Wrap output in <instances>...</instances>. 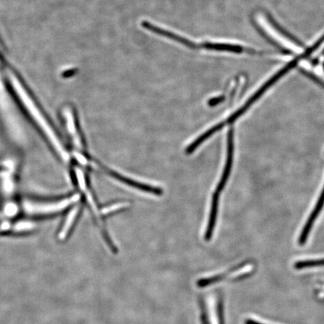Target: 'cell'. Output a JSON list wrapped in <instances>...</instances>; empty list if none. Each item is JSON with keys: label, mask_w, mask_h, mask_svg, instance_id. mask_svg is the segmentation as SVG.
Segmentation results:
<instances>
[{"label": "cell", "mask_w": 324, "mask_h": 324, "mask_svg": "<svg viewBox=\"0 0 324 324\" xmlns=\"http://www.w3.org/2000/svg\"><path fill=\"white\" fill-rule=\"evenodd\" d=\"M16 90L17 94L19 95L21 102L25 107L27 113L42 132L44 136L47 138L52 147L55 149L56 152L60 155L63 161H69V155L67 151L65 149L61 141L59 139L55 131L53 130L50 122L47 121V118L41 113L39 108L32 100L31 98L29 97L28 95L24 91V89L21 86L16 85Z\"/></svg>", "instance_id": "cell-1"}, {"label": "cell", "mask_w": 324, "mask_h": 324, "mask_svg": "<svg viewBox=\"0 0 324 324\" xmlns=\"http://www.w3.org/2000/svg\"><path fill=\"white\" fill-rule=\"evenodd\" d=\"M227 161H226L225 168L224 169L221 180L218 182V187L216 188L214 194L213 196L212 201L211 212H210V218H209L208 224H207V231L205 233V240L210 241L213 237V231H214L215 225H216V218H217V213H218V200L219 195L222 190L224 189L230 171H231L232 161H233V131L230 129L227 137Z\"/></svg>", "instance_id": "cell-2"}, {"label": "cell", "mask_w": 324, "mask_h": 324, "mask_svg": "<svg viewBox=\"0 0 324 324\" xmlns=\"http://www.w3.org/2000/svg\"><path fill=\"white\" fill-rule=\"evenodd\" d=\"M79 199V195L72 196L61 201L47 203H25L24 210L32 215H50L63 211Z\"/></svg>", "instance_id": "cell-3"}, {"label": "cell", "mask_w": 324, "mask_h": 324, "mask_svg": "<svg viewBox=\"0 0 324 324\" xmlns=\"http://www.w3.org/2000/svg\"><path fill=\"white\" fill-rule=\"evenodd\" d=\"M324 188L323 190L322 193H321V196H320L319 201L317 203L316 206H315V209H314L313 213L311 214L310 217L308 219L307 223L304 226L303 230H302V233H301V236L299 239V244L301 245V246L305 244L306 241H307L308 237H309L311 229H312L315 220L318 218V215L321 213V210H322L323 207H324Z\"/></svg>", "instance_id": "cell-4"}, {"label": "cell", "mask_w": 324, "mask_h": 324, "mask_svg": "<svg viewBox=\"0 0 324 324\" xmlns=\"http://www.w3.org/2000/svg\"><path fill=\"white\" fill-rule=\"evenodd\" d=\"M65 122H66V129L69 135L72 138V141L77 147H81V141L77 132V125H76L75 118L74 114L70 110L65 109L63 111Z\"/></svg>", "instance_id": "cell-5"}, {"label": "cell", "mask_w": 324, "mask_h": 324, "mask_svg": "<svg viewBox=\"0 0 324 324\" xmlns=\"http://www.w3.org/2000/svg\"><path fill=\"white\" fill-rule=\"evenodd\" d=\"M79 210H80L79 207L78 208L77 207H74L72 209V211H70V213L68 214L67 218H66V221L63 224V229H62L61 235H66V233L69 231L71 229L70 227H72V224H74L76 218H77Z\"/></svg>", "instance_id": "cell-6"}, {"label": "cell", "mask_w": 324, "mask_h": 324, "mask_svg": "<svg viewBox=\"0 0 324 324\" xmlns=\"http://www.w3.org/2000/svg\"><path fill=\"white\" fill-rule=\"evenodd\" d=\"M318 266H324V258L298 261L295 263L294 267L297 269H301L305 268L318 267Z\"/></svg>", "instance_id": "cell-7"}, {"label": "cell", "mask_w": 324, "mask_h": 324, "mask_svg": "<svg viewBox=\"0 0 324 324\" xmlns=\"http://www.w3.org/2000/svg\"><path fill=\"white\" fill-rule=\"evenodd\" d=\"M218 324H224V312H223V301L222 299H219L218 302Z\"/></svg>", "instance_id": "cell-8"}, {"label": "cell", "mask_w": 324, "mask_h": 324, "mask_svg": "<svg viewBox=\"0 0 324 324\" xmlns=\"http://www.w3.org/2000/svg\"><path fill=\"white\" fill-rule=\"evenodd\" d=\"M245 324H263L261 323L257 322V321H254V320L248 319L245 321Z\"/></svg>", "instance_id": "cell-9"}]
</instances>
